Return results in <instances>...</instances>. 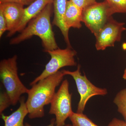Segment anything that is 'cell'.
<instances>
[{
	"mask_svg": "<svg viewBox=\"0 0 126 126\" xmlns=\"http://www.w3.org/2000/svg\"><path fill=\"white\" fill-rule=\"evenodd\" d=\"M67 0H54V16L52 25L56 26L60 30L68 47L72 48L69 36V30L65 27L63 18Z\"/></svg>",
	"mask_w": 126,
	"mask_h": 126,
	"instance_id": "8fae6325",
	"label": "cell"
},
{
	"mask_svg": "<svg viewBox=\"0 0 126 126\" xmlns=\"http://www.w3.org/2000/svg\"><path fill=\"white\" fill-rule=\"evenodd\" d=\"M123 78L125 80H126V67L125 70H124V73L123 75Z\"/></svg>",
	"mask_w": 126,
	"mask_h": 126,
	"instance_id": "603a6c76",
	"label": "cell"
},
{
	"mask_svg": "<svg viewBox=\"0 0 126 126\" xmlns=\"http://www.w3.org/2000/svg\"><path fill=\"white\" fill-rule=\"evenodd\" d=\"M75 5L83 10L97 2L96 0H70Z\"/></svg>",
	"mask_w": 126,
	"mask_h": 126,
	"instance_id": "ac0fdd59",
	"label": "cell"
},
{
	"mask_svg": "<svg viewBox=\"0 0 126 126\" xmlns=\"http://www.w3.org/2000/svg\"><path fill=\"white\" fill-rule=\"evenodd\" d=\"M24 126H32L29 123H26L24 124ZM46 126H56L55 125V119L54 118H53L51 119L50 121V123L49 125Z\"/></svg>",
	"mask_w": 126,
	"mask_h": 126,
	"instance_id": "7402d4cb",
	"label": "cell"
},
{
	"mask_svg": "<svg viewBox=\"0 0 126 126\" xmlns=\"http://www.w3.org/2000/svg\"><path fill=\"white\" fill-rule=\"evenodd\" d=\"M112 15L108 3L105 0L83 9L82 22L96 36Z\"/></svg>",
	"mask_w": 126,
	"mask_h": 126,
	"instance_id": "52a82bcc",
	"label": "cell"
},
{
	"mask_svg": "<svg viewBox=\"0 0 126 126\" xmlns=\"http://www.w3.org/2000/svg\"><path fill=\"white\" fill-rule=\"evenodd\" d=\"M19 102L20 106L19 108L10 115L5 116L3 113L1 115L4 122V126H24V119L29 113L25 97H21Z\"/></svg>",
	"mask_w": 126,
	"mask_h": 126,
	"instance_id": "4fadbf2b",
	"label": "cell"
},
{
	"mask_svg": "<svg viewBox=\"0 0 126 126\" xmlns=\"http://www.w3.org/2000/svg\"><path fill=\"white\" fill-rule=\"evenodd\" d=\"M46 52L50 55L51 59L46 65L45 69L41 74L31 83V86H32L40 80L54 74L62 68L77 65L74 58L77 52L72 48L67 47L64 49L59 48Z\"/></svg>",
	"mask_w": 126,
	"mask_h": 126,
	"instance_id": "8992f818",
	"label": "cell"
},
{
	"mask_svg": "<svg viewBox=\"0 0 126 126\" xmlns=\"http://www.w3.org/2000/svg\"><path fill=\"white\" fill-rule=\"evenodd\" d=\"M113 102L117 106L118 111L121 114L126 122V87L118 93Z\"/></svg>",
	"mask_w": 126,
	"mask_h": 126,
	"instance_id": "9a60e30c",
	"label": "cell"
},
{
	"mask_svg": "<svg viewBox=\"0 0 126 126\" xmlns=\"http://www.w3.org/2000/svg\"><path fill=\"white\" fill-rule=\"evenodd\" d=\"M80 68V65H79L75 71L72 72L63 70L62 71L65 75H70L74 79L80 96L77 112L83 113L87 102L91 98L98 95L105 96L107 94L108 91L106 88H101L94 86L85 74H81Z\"/></svg>",
	"mask_w": 126,
	"mask_h": 126,
	"instance_id": "5b68a950",
	"label": "cell"
},
{
	"mask_svg": "<svg viewBox=\"0 0 126 126\" xmlns=\"http://www.w3.org/2000/svg\"><path fill=\"white\" fill-rule=\"evenodd\" d=\"M69 118L72 122V126H99L83 113L73 112Z\"/></svg>",
	"mask_w": 126,
	"mask_h": 126,
	"instance_id": "5bb4252c",
	"label": "cell"
},
{
	"mask_svg": "<svg viewBox=\"0 0 126 126\" xmlns=\"http://www.w3.org/2000/svg\"><path fill=\"white\" fill-rule=\"evenodd\" d=\"M35 0H0V3L7 2H14L21 4L24 6H29Z\"/></svg>",
	"mask_w": 126,
	"mask_h": 126,
	"instance_id": "ffe728a7",
	"label": "cell"
},
{
	"mask_svg": "<svg viewBox=\"0 0 126 126\" xmlns=\"http://www.w3.org/2000/svg\"><path fill=\"white\" fill-rule=\"evenodd\" d=\"M108 3L112 15L126 13V0H105Z\"/></svg>",
	"mask_w": 126,
	"mask_h": 126,
	"instance_id": "2e32d148",
	"label": "cell"
},
{
	"mask_svg": "<svg viewBox=\"0 0 126 126\" xmlns=\"http://www.w3.org/2000/svg\"><path fill=\"white\" fill-rule=\"evenodd\" d=\"M54 0H35L33 2L25 8L24 15L21 21L17 27L10 33L7 37H11L16 32H20L25 28L29 22L39 15L48 4L53 3Z\"/></svg>",
	"mask_w": 126,
	"mask_h": 126,
	"instance_id": "30bf717a",
	"label": "cell"
},
{
	"mask_svg": "<svg viewBox=\"0 0 126 126\" xmlns=\"http://www.w3.org/2000/svg\"><path fill=\"white\" fill-rule=\"evenodd\" d=\"M12 105L11 99L6 91L1 92L0 94V114Z\"/></svg>",
	"mask_w": 126,
	"mask_h": 126,
	"instance_id": "e0dca14e",
	"label": "cell"
},
{
	"mask_svg": "<svg viewBox=\"0 0 126 126\" xmlns=\"http://www.w3.org/2000/svg\"><path fill=\"white\" fill-rule=\"evenodd\" d=\"M72 94L69 92V83L64 80L51 101L49 113L55 116L56 126H64L65 121L73 112L72 107Z\"/></svg>",
	"mask_w": 126,
	"mask_h": 126,
	"instance_id": "277c9868",
	"label": "cell"
},
{
	"mask_svg": "<svg viewBox=\"0 0 126 126\" xmlns=\"http://www.w3.org/2000/svg\"><path fill=\"white\" fill-rule=\"evenodd\" d=\"M65 126H72V125L70 124H67V125H66Z\"/></svg>",
	"mask_w": 126,
	"mask_h": 126,
	"instance_id": "cb8c5ba5",
	"label": "cell"
},
{
	"mask_svg": "<svg viewBox=\"0 0 126 126\" xmlns=\"http://www.w3.org/2000/svg\"><path fill=\"white\" fill-rule=\"evenodd\" d=\"M6 31H7L6 21L2 11H0V38H1Z\"/></svg>",
	"mask_w": 126,
	"mask_h": 126,
	"instance_id": "d6986e66",
	"label": "cell"
},
{
	"mask_svg": "<svg viewBox=\"0 0 126 126\" xmlns=\"http://www.w3.org/2000/svg\"><path fill=\"white\" fill-rule=\"evenodd\" d=\"M124 25L125 23L110 17L95 36L97 50H103L107 47H113L116 42L121 41L122 33L126 30Z\"/></svg>",
	"mask_w": 126,
	"mask_h": 126,
	"instance_id": "ba28073f",
	"label": "cell"
},
{
	"mask_svg": "<svg viewBox=\"0 0 126 126\" xmlns=\"http://www.w3.org/2000/svg\"><path fill=\"white\" fill-rule=\"evenodd\" d=\"M17 59V55H15L0 62L1 79L13 106L19 101L22 94H27L29 90L22 83L18 76Z\"/></svg>",
	"mask_w": 126,
	"mask_h": 126,
	"instance_id": "3957f363",
	"label": "cell"
},
{
	"mask_svg": "<svg viewBox=\"0 0 126 126\" xmlns=\"http://www.w3.org/2000/svg\"><path fill=\"white\" fill-rule=\"evenodd\" d=\"M65 75L62 71H59L32 85L27 94L28 98L26 102L30 118L44 116L45 106L51 103L56 93V88Z\"/></svg>",
	"mask_w": 126,
	"mask_h": 126,
	"instance_id": "7a4b0ae2",
	"label": "cell"
},
{
	"mask_svg": "<svg viewBox=\"0 0 126 126\" xmlns=\"http://www.w3.org/2000/svg\"><path fill=\"white\" fill-rule=\"evenodd\" d=\"M53 13V3L47 5L39 15L30 21L20 33L10 40V45L18 44L35 35L41 39L45 52L59 48L50 21Z\"/></svg>",
	"mask_w": 126,
	"mask_h": 126,
	"instance_id": "6da1fadb",
	"label": "cell"
},
{
	"mask_svg": "<svg viewBox=\"0 0 126 126\" xmlns=\"http://www.w3.org/2000/svg\"><path fill=\"white\" fill-rule=\"evenodd\" d=\"M82 10L70 0H67L63 18L64 23L67 29L69 30L70 28H81Z\"/></svg>",
	"mask_w": 126,
	"mask_h": 126,
	"instance_id": "7c38bea8",
	"label": "cell"
},
{
	"mask_svg": "<svg viewBox=\"0 0 126 126\" xmlns=\"http://www.w3.org/2000/svg\"><path fill=\"white\" fill-rule=\"evenodd\" d=\"M108 126H126V122L124 121L113 118Z\"/></svg>",
	"mask_w": 126,
	"mask_h": 126,
	"instance_id": "44dd1931",
	"label": "cell"
},
{
	"mask_svg": "<svg viewBox=\"0 0 126 126\" xmlns=\"http://www.w3.org/2000/svg\"><path fill=\"white\" fill-rule=\"evenodd\" d=\"M24 6L14 2L0 4V11H2L6 21L7 33L12 32L20 23L24 15Z\"/></svg>",
	"mask_w": 126,
	"mask_h": 126,
	"instance_id": "9c48e42d",
	"label": "cell"
}]
</instances>
